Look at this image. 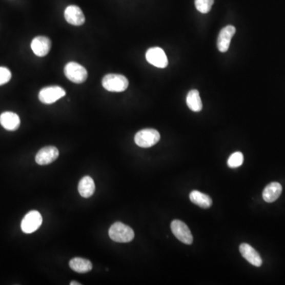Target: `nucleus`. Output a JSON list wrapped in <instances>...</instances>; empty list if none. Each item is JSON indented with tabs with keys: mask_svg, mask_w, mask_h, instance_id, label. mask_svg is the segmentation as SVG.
<instances>
[{
	"mask_svg": "<svg viewBox=\"0 0 285 285\" xmlns=\"http://www.w3.org/2000/svg\"><path fill=\"white\" fill-rule=\"evenodd\" d=\"M282 193V186L280 183L272 182L264 188L262 197L264 201L272 203L277 200Z\"/></svg>",
	"mask_w": 285,
	"mask_h": 285,
	"instance_id": "nucleus-16",
	"label": "nucleus"
},
{
	"mask_svg": "<svg viewBox=\"0 0 285 285\" xmlns=\"http://www.w3.org/2000/svg\"><path fill=\"white\" fill-rule=\"evenodd\" d=\"M146 59L148 63L158 68H165L168 65V59L164 49L159 47H153L146 52Z\"/></svg>",
	"mask_w": 285,
	"mask_h": 285,
	"instance_id": "nucleus-8",
	"label": "nucleus"
},
{
	"mask_svg": "<svg viewBox=\"0 0 285 285\" xmlns=\"http://www.w3.org/2000/svg\"><path fill=\"white\" fill-rule=\"evenodd\" d=\"M65 75L68 79L75 84H83L88 76L87 69L75 62L67 64L65 68Z\"/></svg>",
	"mask_w": 285,
	"mask_h": 285,
	"instance_id": "nucleus-4",
	"label": "nucleus"
},
{
	"mask_svg": "<svg viewBox=\"0 0 285 285\" xmlns=\"http://www.w3.org/2000/svg\"><path fill=\"white\" fill-rule=\"evenodd\" d=\"M70 268L78 273H87L91 271L92 263L82 257H75L69 261Z\"/></svg>",
	"mask_w": 285,
	"mask_h": 285,
	"instance_id": "nucleus-17",
	"label": "nucleus"
},
{
	"mask_svg": "<svg viewBox=\"0 0 285 285\" xmlns=\"http://www.w3.org/2000/svg\"><path fill=\"white\" fill-rule=\"evenodd\" d=\"M159 132L153 129H142L136 133L134 138L136 145L142 148H148L154 146L159 141Z\"/></svg>",
	"mask_w": 285,
	"mask_h": 285,
	"instance_id": "nucleus-3",
	"label": "nucleus"
},
{
	"mask_svg": "<svg viewBox=\"0 0 285 285\" xmlns=\"http://www.w3.org/2000/svg\"><path fill=\"white\" fill-rule=\"evenodd\" d=\"M70 284L71 285H80L81 284V283H77L76 281H71V283H70Z\"/></svg>",
	"mask_w": 285,
	"mask_h": 285,
	"instance_id": "nucleus-23",
	"label": "nucleus"
},
{
	"mask_svg": "<svg viewBox=\"0 0 285 285\" xmlns=\"http://www.w3.org/2000/svg\"><path fill=\"white\" fill-rule=\"evenodd\" d=\"M190 199L193 203L203 209H209L212 205V198L209 196L197 190L190 193Z\"/></svg>",
	"mask_w": 285,
	"mask_h": 285,
	"instance_id": "nucleus-18",
	"label": "nucleus"
},
{
	"mask_svg": "<svg viewBox=\"0 0 285 285\" xmlns=\"http://www.w3.org/2000/svg\"><path fill=\"white\" fill-rule=\"evenodd\" d=\"M59 156V151L56 147L48 146L42 148L36 155V162L39 165H49L54 162Z\"/></svg>",
	"mask_w": 285,
	"mask_h": 285,
	"instance_id": "nucleus-9",
	"label": "nucleus"
},
{
	"mask_svg": "<svg viewBox=\"0 0 285 285\" xmlns=\"http://www.w3.org/2000/svg\"><path fill=\"white\" fill-rule=\"evenodd\" d=\"M42 216L37 211H30L26 214L22 221L21 228L26 234L33 233L42 225Z\"/></svg>",
	"mask_w": 285,
	"mask_h": 285,
	"instance_id": "nucleus-6",
	"label": "nucleus"
},
{
	"mask_svg": "<svg viewBox=\"0 0 285 285\" xmlns=\"http://www.w3.org/2000/svg\"><path fill=\"white\" fill-rule=\"evenodd\" d=\"M31 49L36 56H46L51 49L50 39L44 36L35 37L31 42Z\"/></svg>",
	"mask_w": 285,
	"mask_h": 285,
	"instance_id": "nucleus-12",
	"label": "nucleus"
},
{
	"mask_svg": "<svg viewBox=\"0 0 285 285\" xmlns=\"http://www.w3.org/2000/svg\"><path fill=\"white\" fill-rule=\"evenodd\" d=\"M186 103L189 108L193 112L201 111L203 108L200 93L197 90H192L188 93L186 97Z\"/></svg>",
	"mask_w": 285,
	"mask_h": 285,
	"instance_id": "nucleus-19",
	"label": "nucleus"
},
{
	"mask_svg": "<svg viewBox=\"0 0 285 285\" xmlns=\"http://www.w3.org/2000/svg\"><path fill=\"white\" fill-rule=\"evenodd\" d=\"M78 193L84 198L91 197L95 191V184L92 177L85 176L80 180L78 186Z\"/></svg>",
	"mask_w": 285,
	"mask_h": 285,
	"instance_id": "nucleus-15",
	"label": "nucleus"
},
{
	"mask_svg": "<svg viewBox=\"0 0 285 285\" xmlns=\"http://www.w3.org/2000/svg\"><path fill=\"white\" fill-rule=\"evenodd\" d=\"M171 228L174 236L177 239L180 240L181 242L186 245H190L193 243V238L191 231L188 226L182 221L174 219L171 222Z\"/></svg>",
	"mask_w": 285,
	"mask_h": 285,
	"instance_id": "nucleus-7",
	"label": "nucleus"
},
{
	"mask_svg": "<svg viewBox=\"0 0 285 285\" xmlns=\"http://www.w3.org/2000/svg\"><path fill=\"white\" fill-rule=\"evenodd\" d=\"M109 235L114 242L127 243L133 240L135 233L130 227L124 225L123 222H117L110 227Z\"/></svg>",
	"mask_w": 285,
	"mask_h": 285,
	"instance_id": "nucleus-1",
	"label": "nucleus"
},
{
	"mask_svg": "<svg viewBox=\"0 0 285 285\" xmlns=\"http://www.w3.org/2000/svg\"><path fill=\"white\" fill-rule=\"evenodd\" d=\"M0 124L7 130L15 131L19 128L20 118L13 112H4L0 115Z\"/></svg>",
	"mask_w": 285,
	"mask_h": 285,
	"instance_id": "nucleus-14",
	"label": "nucleus"
},
{
	"mask_svg": "<svg viewBox=\"0 0 285 285\" xmlns=\"http://www.w3.org/2000/svg\"><path fill=\"white\" fill-rule=\"evenodd\" d=\"M66 92L59 86H51L42 89L39 92V100L44 104H52L56 103L61 97H65Z\"/></svg>",
	"mask_w": 285,
	"mask_h": 285,
	"instance_id": "nucleus-5",
	"label": "nucleus"
},
{
	"mask_svg": "<svg viewBox=\"0 0 285 285\" xmlns=\"http://www.w3.org/2000/svg\"><path fill=\"white\" fill-rule=\"evenodd\" d=\"M11 78V71L5 67H0V86L7 84Z\"/></svg>",
	"mask_w": 285,
	"mask_h": 285,
	"instance_id": "nucleus-22",
	"label": "nucleus"
},
{
	"mask_svg": "<svg viewBox=\"0 0 285 285\" xmlns=\"http://www.w3.org/2000/svg\"><path fill=\"white\" fill-rule=\"evenodd\" d=\"M65 17L69 24L75 26H82L86 20L82 10L75 5L67 7L65 11Z\"/></svg>",
	"mask_w": 285,
	"mask_h": 285,
	"instance_id": "nucleus-11",
	"label": "nucleus"
},
{
	"mask_svg": "<svg viewBox=\"0 0 285 285\" xmlns=\"http://www.w3.org/2000/svg\"><path fill=\"white\" fill-rule=\"evenodd\" d=\"M103 87L110 92H123L129 87V80L126 76L117 74H108L103 77Z\"/></svg>",
	"mask_w": 285,
	"mask_h": 285,
	"instance_id": "nucleus-2",
	"label": "nucleus"
},
{
	"mask_svg": "<svg viewBox=\"0 0 285 285\" xmlns=\"http://www.w3.org/2000/svg\"><path fill=\"white\" fill-rule=\"evenodd\" d=\"M244 157L242 153L237 151L235 153L232 154L229 157L228 160V167L231 168H237V167H241L243 164Z\"/></svg>",
	"mask_w": 285,
	"mask_h": 285,
	"instance_id": "nucleus-20",
	"label": "nucleus"
},
{
	"mask_svg": "<svg viewBox=\"0 0 285 285\" xmlns=\"http://www.w3.org/2000/svg\"><path fill=\"white\" fill-rule=\"evenodd\" d=\"M235 32L236 29L233 26H228L221 30L217 40V47L219 52H226L229 49L231 39Z\"/></svg>",
	"mask_w": 285,
	"mask_h": 285,
	"instance_id": "nucleus-10",
	"label": "nucleus"
},
{
	"mask_svg": "<svg viewBox=\"0 0 285 285\" xmlns=\"http://www.w3.org/2000/svg\"><path fill=\"white\" fill-rule=\"evenodd\" d=\"M214 0H195V6L199 12L207 14L212 9Z\"/></svg>",
	"mask_w": 285,
	"mask_h": 285,
	"instance_id": "nucleus-21",
	"label": "nucleus"
},
{
	"mask_svg": "<svg viewBox=\"0 0 285 285\" xmlns=\"http://www.w3.org/2000/svg\"><path fill=\"white\" fill-rule=\"evenodd\" d=\"M239 251L242 257L253 266L260 267L262 264L261 256L251 245L247 243L241 244L239 246Z\"/></svg>",
	"mask_w": 285,
	"mask_h": 285,
	"instance_id": "nucleus-13",
	"label": "nucleus"
}]
</instances>
